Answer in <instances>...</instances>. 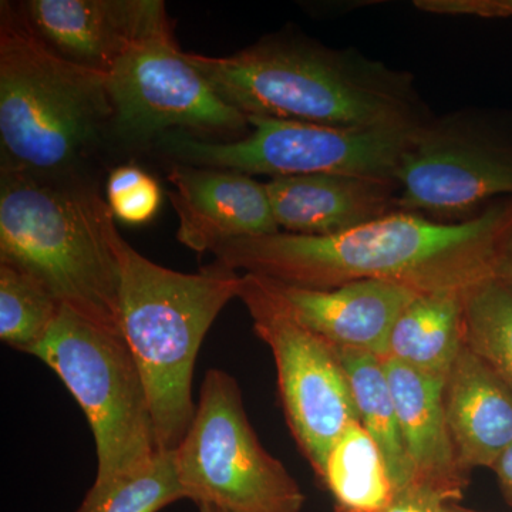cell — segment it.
Segmentation results:
<instances>
[{"label":"cell","instance_id":"cell-1","mask_svg":"<svg viewBox=\"0 0 512 512\" xmlns=\"http://www.w3.org/2000/svg\"><path fill=\"white\" fill-rule=\"evenodd\" d=\"M511 232L512 198H501L463 222L396 211L339 234L234 239L212 254L232 271L301 288L382 281L416 293L466 291L493 278Z\"/></svg>","mask_w":512,"mask_h":512},{"label":"cell","instance_id":"cell-2","mask_svg":"<svg viewBox=\"0 0 512 512\" xmlns=\"http://www.w3.org/2000/svg\"><path fill=\"white\" fill-rule=\"evenodd\" d=\"M187 57L247 117L389 130H416L434 117L412 73L353 49L276 36L232 56Z\"/></svg>","mask_w":512,"mask_h":512},{"label":"cell","instance_id":"cell-3","mask_svg":"<svg viewBox=\"0 0 512 512\" xmlns=\"http://www.w3.org/2000/svg\"><path fill=\"white\" fill-rule=\"evenodd\" d=\"M117 231L92 188L2 167L0 262L32 275L94 325L121 333Z\"/></svg>","mask_w":512,"mask_h":512},{"label":"cell","instance_id":"cell-4","mask_svg":"<svg viewBox=\"0 0 512 512\" xmlns=\"http://www.w3.org/2000/svg\"><path fill=\"white\" fill-rule=\"evenodd\" d=\"M120 326L146 383L160 453L180 446L194 419V367L212 323L238 298L242 276L215 262L183 274L151 262L114 235Z\"/></svg>","mask_w":512,"mask_h":512},{"label":"cell","instance_id":"cell-5","mask_svg":"<svg viewBox=\"0 0 512 512\" xmlns=\"http://www.w3.org/2000/svg\"><path fill=\"white\" fill-rule=\"evenodd\" d=\"M113 121L107 73L69 62L33 32L20 9L0 8L2 167L63 174Z\"/></svg>","mask_w":512,"mask_h":512},{"label":"cell","instance_id":"cell-6","mask_svg":"<svg viewBox=\"0 0 512 512\" xmlns=\"http://www.w3.org/2000/svg\"><path fill=\"white\" fill-rule=\"evenodd\" d=\"M30 355L60 377L89 420L97 456L93 488L109 487L156 460L160 450L146 383L121 333L62 306Z\"/></svg>","mask_w":512,"mask_h":512},{"label":"cell","instance_id":"cell-7","mask_svg":"<svg viewBox=\"0 0 512 512\" xmlns=\"http://www.w3.org/2000/svg\"><path fill=\"white\" fill-rule=\"evenodd\" d=\"M175 470L185 498L231 512H301L306 497L249 423L234 376L210 369Z\"/></svg>","mask_w":512,"mask_h":512},{"label":"cell","instance_id":"cell-8","mask_svg":"<svg viewBox=\"0 0 512 512\" xmlns=\"http://www.w3.org/2000/svg\"><path fill=\"white\" fill-rule=\"evenodd\" d=\"M249 133L210 141L168 131L156 143L178 164L272 178L346 174L394 178L414 131L323 126L306 121L248 117Z\"/></svg>","mask_w":512,"mask_h":512},{"label":"cell","instance_id":"cell-9","mask_svg":"<svg viewBox=\"0 0 512 512\" xmlns=\"http://www.w3.org/2000/svg\"><path fill=\"white\" fill-rule=\"evenodd\" d=\"M394 180L397 211L467 221L512 198V141L474 110L433 117L414 131Z\"/></svg>","mask_w":512,"mask_h":512},{"label":"cell","instance_id":"cell-10","mask_svg":"<svg viewBox=\"0 0 512 512\" xmlns=\"http://www.w3.org/2000/svg\"><path fill=\"white\" fill-rule=\"evenodd\" d=\"M238 298L274 355L289 430L322 481L330 450L359 421L345 370L333 346L293 318L258 276L242 275Z\"/></svg>","mask_w":512,"mask_h":512},{"label":"cell","instance_id":"cell-11","mask_svg":"<svg viewBox=\"0 0 512 512\" xmlns=\"http://www.w3.org/2000/svg\"><path fill=\"white\" fill-rule=\"evenodd\" d=\"M107 86L111 126L128 143L157 141L175 130H249L248 117L215 93L170 28L134 43L107 73Z\"/></svg>","mask_w":512,"mask_h":512},{"label":"cell","instance_id":"cell-12","mask_svg":"<svg viewBox=\"0 0 512 512\" xmlns=\"http://www.w3.org/2000/svg\"><path fill=\"white\" fill-rule=\"evenodd\" d=\"M19 9L53 52L104 73L138 40L170 28L160 0H29Z\"/></svg>","mask_w":512,"mask_h":512},{"label":"cell","instance_id":"cell-13","mask_svg":"<svg viewBox=\"0 0 512 512\" xmlns=\"http://www.w3.org/2000/svg\"><path fill=\"white\" fill-rule=\"evenodd\" d=\"M168 192L180 227L177 239L195 252L234 239L279 232L265 184L251 175L175 163Z\"/></svg>","mask_w":512,"mask_h":512},{"label":"cell","instance_id":"cell-14","mask_svg":"<svg viewBox=\"0 0 512 512\" xmlns=\"http://www.w3.org/2000/svg\"><path fill=\"white\" fill-rule=\"evenodd\" d=\"M258 278L293 318L333 348L363 350L383 360L394 322L419 295L382 281L311 289Z\"/></svg>","mask_w":512,"mask_h":512},{"label":"cell","instance_id":"cell-15","mask_svg":"<svg viewBox=\"0 0 512 512\" xmlns=\"http://www.w3.org/2000/svg\"><path fill=\"white\" fill-rule=\"evenodd\" d=\"M404 448L413 470L410 490L439 501L463 498L470 474L458 461L444 410L446 380L423 375L394 360H384Z\"/></svg>","mask_w":512,"mask_h":512},{"label":"cell","instance_id":"cell-16","mask_svg":"<svg viewBox=\"0 0 512 512\" xmlns=\"http://www.w3.org/2000/svg\"><path fill=\"white\" fill-rule=\"evenodd\" d=\"M279 231L333 235L397 211L394 178L346 174L295 175L265 184Z\"/></svg>","mask_w":512,"mask_h":512},{"label":"cell","instance_id":"cell-17","mask_svg":"<svg viewBox=\"0 0 512 512\" xmlns=\"http://www.w3.org/2000/svg\"><path fill=\"white\" fill-rule=\"evenodd\" d=\"M444 410L466 473L493 468L511 446L512 390L466 345L444 383Z\"/></svg>","mask_w":512,"mask_h":512},{"label":"cell","instance_id":"cell-18","mask_svg":"<svg viewBox=\"0 0 512 512\" xmlns=\"http://www.w3.org/2000/svg\"><path fill=\"white\" fill-rule=\"evenodd\" d=\"M463 292L419 293L394 322L384 360L446 380L464 346Z\"/></svg>","mask_w":512,"mask_h":512},{"label":"cell","instance_id":"cell-19","mask_svg":"<svg viewBox=\"0 0 512 512\" xmlns=\"http://www.w3.org/2000/svg\"><path fill=\"white\" fill-rule=\"evenodd\" d=\"M335 349L363 429L376 441L394 488V494L413 488V470L404 448L402 431L384 360L356 349Z\"/></svg>","mask_w":512,"mask_h":512},{"label":"cell","instance_id":"cell-20","mask_svg":"<svg viewBox=\"0 0 512 512\" xmlns=\"http://www.w3.org/2000/svg\"><path fill=\"white\" fill-rule=\"evenodd\" d=\"M322 483L336 512H383L394 498L382 451L359 421L350 423L330 450Z\"/></svg>","mask_w":512,"mask_h":512},{"label":"cell","instance_id":"cell-21","mask_svg":"<svg viewBox=\"0 0 512 512\" xmlns=\"http://www.w3.org/2000/svg\"><path fill=\"white\" fill-rule=\"evenodd\" d=\"M464 345L512 390V292L488 278L463 292Z\"/></svg>","mask_w":512,"mask_h":512},{"label":"cell","instance_id":"cell-22","mask_svg":"<svg viewBox=\"0 0 512 512\" xmlns=\"http://www.w3.org/2000/svg\"><path fill=\"white\" fill-rule=\"evenodd\" d=\"M62 303L42 282L0 262V339L30 355L55 325Z\"/></svg>","mask_w":512,"mask_h":512},{"label":"cell","instance_id":"cell-23","mask_svg":"<svg viewBox=\"0 0 512 512\" xmlns=\"http://www.w3.org/2000/svg\"><path fill=\"white\" fill-rule=\"evenodd\" d=\"M180 500L187 498L175 470L173 451L158 454L146 468L109 487H90L74 512H158Z\"/></svg>","mask_w":512,"mask_h":512},{"label":"cell","instance_id":"cell-24","mask_svg":"<svg viewBox=\"0 0 512 512\" xmlns=\"http://www.w3.org/2000/svg\"><path fill=\"white\" fill-rule=\"evenodd\" d=\"M107 204L114 218L128 225L147 224L161 204L157 181L136 165H121L107 181Z\"/></svg>","mask_w":512,"mask_h":512},{"label":"cell","instance_id":"cell-25","mask_svg":"<svg viewBox=\"0 0 512 512\" xmlns=\"http://www.w3.org/2000/svg\"><path fill=\"white\" fill-rule=\"evenodd\" d=\"M414 8L433 15L476 16L507 19L512 16V0H416Z\"/></svg>","mask_w":512,"mask_h":512},{"label":"cell","instance_id":"cell-26","mask_svg":"<svg viewBox=\"0 0 512 512\" xmlns=\"http://www.w3.org/2000/svg\"><path fill=\"white\" fill-rule=\"evenodd\" d=\"M441 503L419 493L416 490H406L394 494L392 504L383 512H439Z\"/></svg>","mask_w":512,"mask_h":512},{"label":"cell","instance_id":"cell-27","mask_svg":"<svg viewBox=\"0 0 512 512\" xmlns=\"http://www.w3.org/2000/svg\"><path fill=\"white\" fill-rule=\"evenodd\" d=\"M491 470H493L495 476H497L498 484H500L501 493H503L505 501L512 507V444L501 454V457L495 461Z\"/></svg>","mask_w":512,"mask_h":512},{"label":"cell","instance_id":"cell-28","mask_svg":"<svg viewBox=\"0 0 512 512\" xmlns=\"http://www.w3.org/2000/svg\"><path fill=\"white\" fill-rule=\"evenodd\" d=\"M494 278L512 292V232L508 235L495 264Z\"/></svg>","mask_w":512,"mask_h":512},{"label":"cell","instance_id":"cell-29","mask_svg":"<svg viewBox=\"0 0 512 512\" xmlns=\"http://www.w3.org/2000/svg\"><path fill=\"white\" fill-rule=\"evenodd\" d=\"M439 512H476V511L467 510V508L460 507V505H457V503H448V504L441 505Z\"/></svg>","mask_w":512,"mask_h":512},{"label":"cell","instance_id":"cell-30","mask_svg":"<svg viewBox=\"0 0 512 512\" xmlns=\"http://www.w3.org/2000/svg\"><path fill=\"white\" fill-rule=\"evenodd\" d=\"M198 511L200 512H231L222 510V508L212 507V505H198Z\"/></svg>","mask_w":512,"mask_h":512}]
</instances>
